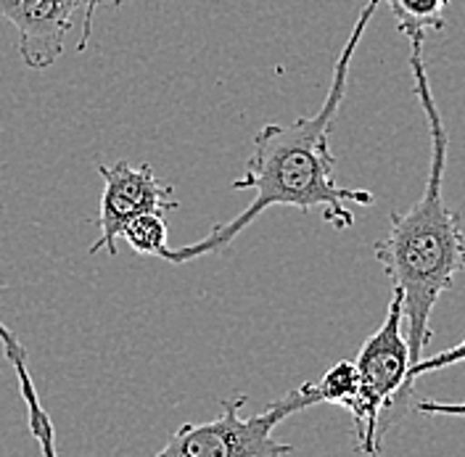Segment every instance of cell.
Segmentation results:
<instances>
[{
  "mask_svg": "<svg viewBox=\"0 0 465 457\" xmlns=\"http://www.w3.org/2000/svg\"><path fill=\"white\" fill-rule=\"evenodd\" d=\"M378 3L381 0H368L362 11L357 14V22L336 58L328 95L318 112L312 116H299L291 124H264L257 133L254 151L249 156V167L231 183L232 191H254L252 204L228 223H217L202 241L167 249L162 257L164 262L188 264L193 259L231 246L243 230L272 206H293L302 212L320 209L328 225H333L336 230H347L354 225V214L349 204H357V206L373 204L371 191L339 185L333 174L336 156L331 154L328 141H331L333 122L347 95L351 58L357 54V45L365 29L376 16Z\"/></svg>",
  "mask_w": 465,
  "mask_h": 457,
  "instance_id": "6da1fadb",
  "label": "cell"
},
{
  "mask_svg": "<svg viewBox=\"0 0 465 457\" xmlns=\"http://www.w3.org/2000/svg\"><path fill=\"white\" fill-rule=\"evenodd\" d=\"M410 40V69L415 77V95L423 106L431 162L420 199L407 212H391L389 233L373 246V254L391 278V288L402 293V323H405L410 365H415L431 339V313L444 291L465 273V233L460 214L444 201V170H447V130L436 106L429 69L423 64L420 35ZM410 371V368H407Z\"/></svg>",
  "mask_w": 465,
  "mask_h": 457,
  "instance_id": "7a4b0ae2",
  "label": "cell"
},
{
  "mask_svg": "<svg viewBox=\"0 0 465 457\" xmlns=\"http://www.w3.org/2000/svg\"><path fill=\"white\" fill-rule=\"evenodd\" d=\"M249 402L246 394H235L223 402V412L206 423H185L167 439V444L156 452L159 457H281L291 455L293 447L272 439L289 415H296L307 407H315L312 383H302L299 389L286 392L267 410L252 418H241V407Z\"/></svg>",
  "mask_w": 465,
  "mask_h": 457,
  "instance_id": "3957f363",
  "label": "cell"
},
{
  "mask_svg": "<svg viewBox=\"0 0 465 457\" xmlns=\"http://www.w3.org/2000/svg\"><path fill=\"white\" fill-rule=\"evenodd\" d=\"M360 373V392L351 412L357 450L365 455L381 452V423L391 404L402 394L407 368H410V349H407L405 323H402V293L391 288L389 313L381 328L362 343L357 360Z\"/></svg>",
  "mask_w": 465,
  "mask_h": 457,
  "instance_id": "277c9868",
  "label": "cell"
},
{
  "mask_svg": "<svg viewBox=\"0 0 465 457\" xmlns=\"http://www.w3.org/2000/svg\"><path fill=\"white\" fill-rule=\"evenodd\" d=\"M98 174L104 177V194L95 217L98 241L90 246V254L109 252L114 257L116 241L133 217L145 212L167 214L180 206L173 185L159 180L151 164H130V162L98 164Z\"/></svg>",
  "mask_w": 465,
  "mask_h": 457,
  "instance_id": "5b68a950",
  "label": "cell"
},
{
  "mask_svg": "<svg viewBox=\"0 0 465 457\" xmlns=\"http://www.w3.org/2000/svg\"><path fill=\"white\" fill-rule=\"evenodd\" d=\"M87 0H0V16L19 32V56L29 69L43 72L54 66L77 11Z\"/></svg>",
  "mask_w": 465,
  "mask_h": 457,
  "instance_id": "8992f818",
  "label": "cell"
},
{
  "mask_svg": "<svg viewBox=\"0 0 465 457\" xmlns=\"http://www.w3.org/2000/svg\"><path fill=\"white\" fill-rule=\"evenodd\" d=\"M0 346H3L5 360L14 365V373H16L22 400L27 404V421L29 429H32V436L37 439L43 455L54 457L56 455V431H54V423H51L48 412L43 410V402H40L37 389H35V381H32V375H29L27 349H25V343L14 336V331H11L5 323H0Z\"/></svg>",
  "mask_w": 465,
  "mask_h": 457,
  "instance_id": "52a82bcc",
  "label": "cell"
},
{
  "mask_svg": "<svg viewBox=\"0 0 465 457\" xmlns=\"http://www.w3.org/2000/svg\"><path fill=\"white\" fill-rule=\"evenodd\" d=\"M458 363H465V339L458 343V346L441 349V352H436V354H431V357H420L415 365H410V371H407V378H405V386H402V394L397 397V402L391 404V410L386 412V418H383V423H381V439H383L389 431L400 423V418L405 415L407 407L412 404V402H410V394H412V386H415V381H418L420 375L444 371V368L458 365Z\"/></svg>",
  "mask_w": 465,
  "mask_h": 457,
  "instance_id": "ba28073f",
  "label": "cell"
},
{
  "mask_svg": "<svg viewBox=\"0 0 465 457\" xmlns=\"http://www.w3.org/2000/svg\"><path fill=\"white\" fill-rule=\"evenodd\" d=\"M452 0H389L400 32L405 37L420 35L426 37V32H441L444 29V11Z\"/></svg>",
  "mask_w": 465,
  "mask_h": 457,
  "instance_id": "9c48e42d",
  "label": "cell"
},
{
  "mask_svg": "<svg viewBox=\"0 0 465 457\" xmlns=\"http://www.w3.org/2000/svg\"><path fill=\"white\" fill-rule=\"evenodd\" d=\"M310 383H312L318 404H339L344 410H351L357 392H360V373H357L354 363L341 360L322 373L320 381H310Z\"/></svg>",
  "mask_w": 465,
  "mask_h": 457,
  "instance_id": "30bf717a",
  "label": "cell"
},
{
  "mask_svg": "<svg viewBox=\"0 0 465 457\" xmlns=\"http://www.w3.org/2000/svg\"><path fill=\"white\" fill-rule=\"evenodd\" d=\"M122 241H127V246L141 254V257H164V252L170 249L167 243V223H164V214L159 212H145L133 217L122 235Z\"/></svg>",
  "mask_w": 465,
  "mask_h": 457,
  "instance_id": "8fae6325",
  "label": "cell"
},
{
  "mask_svg": "<svg viewBox=\"0 0 465 457\" xmlns=\"http://www.w3.org/2000/svg\"><path fill=\"white\" fill-rule=\"evenodd\" d=\"M415 410L420 415H450V418H465V402H434L420 400L415 402Z\"/></svg>",
  "mask_w": 465,
  "mask_h": 457,
  "instance_id": "7c38bea8",
  "label": "cell"
},
{
  "mask_svg": "<svg viewBox=\"0 0 465 457\" xmlns=\"http://www.w3.org/2000/svg\"><path fill=\"white\" fill-rule=\"evenodd\" d=\"M122 0H87L85 3V25H83V40H80V51H85L87 40H90V27H93V14L101 8V5H119Z\"/></svg>",
  "mask_w": 465,
  "mask_h": 457,
  "instance_id": "4fadbf2b",
  "label": "cell"
}]
</instances>
